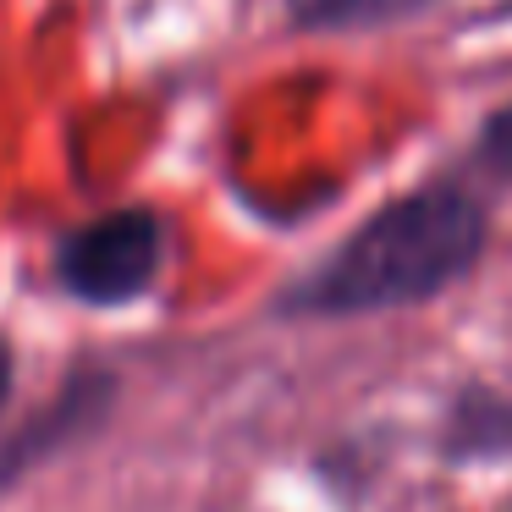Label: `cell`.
Wrapping results in <instances>:
<instances>
[{"instance_id": "obj_2", "label": "cell", "mask_w": 512, "mask_h": 512, "mask_svg": "<svg viewBox=\"0 0 512 512\" xmlns=\"http://www.w3.org/2000/svg\"><path fill=\"white\" fill-rule=\"evenodd\" d=\"M166 232L149 210H111L100 221L78 226L56 254V276L78 303L94 309H122L144 298L160 276Z\"/></svg>"}, {"instance_id": "obj_3", "label": "cell", "mask_w": 512, "mask_h": 512, "mask_svg": "<svg viewBox=\"0 0 512 512\" xmlns=\"http://www.w3.org/2000/svg\"><path fill=\"white\" fill-rule=\"evenodd\" d=\"M111 397H116V380L111 375H94V369H89V375H78L67 391H61V397H50L28 424H17V435H6V441H0V496H6V490H12L23 474H34L45 457L67 452V446L83 441L94 424H105Z\"/></svg>"}, {"instance_id": "obj_5", "label": "cell", "mask_w": 512, "mask_h": 512, "mask_svg": "<svg viewBox=\"0 0 512 512\" xmlns=\"http://www.w3.org/2000/svg\"><path fill=\"white\" fill-rule=\"evenodd\" d=\"M430 6H435V0H287L292 23L314 28V34L402 23V17H419V12H430Z\"/></svg>"}, {"instance_id": "obj_4", "label": "cell", "mask_w": 512, "mask_h": 512, "mask_svg": "<svg viewBox=\"0 0 512 512\" xmlns=\"http://www.w3.org/2000/svg\"><path fill=\"white\" fill-rule=\"evenodd\" d=\"M441 463L452 468H490L512 463V391L490 380H468L452 391L441 413Z\"/></svg>"}, {"instance_id": "obj_1", "label": "cell", "mask_w": 512, "mask_h": 512, "mask_svg": "<svg viewBox=\"0 0 512 512\" xmlns=\"http://www.w3.org/2000/svg\"><path fill=\"white\" fill-rule=\"evenodd\" d=\"M490 248V210L463 182H424L380 204L347 243L281 292L292 320H358L419 309L474 276Z\"/></svg>"}, {"instance_id": "obj_7", "label": "cell", "mask_w": 512, "mask_h": 512, "mask_svg": "<svg viewBox=\"0 0 512 512\" xmlns=\"http://www.w3.org/2000/svg\"><path fill=\"white\" fill-rule=\"evenodd\" d=\"M6 397H12V347L0 342V408H6Z\"/></svg>"}, {"instance_id": "obj_6", "label": "cell", "mask_w": 512, "mask_h": 512, "mask_svg": "<svg viewBox=\"0 0 512 512\" xmlns=\"http://www.w3.org/2000/svg\"><path fill=\"white\" fill-rule=\"evenodd\" d=\"M474 160L490 177H512V105H501V111H490L485 122H479Z\"/></svg>"}]
</instances>
